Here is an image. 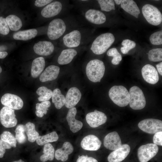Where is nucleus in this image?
Returning <instances> with one entry per match:
<instances>
[{
  "label": "nucleus",
  "instance_id": "obj_1",
  "mask_svg": "<svg viewBox=\"0 0 162 162\" xmlns=\"http://www.w3.org/2000/svg\"><path fill=\"white\" fill-rule=\"evenodd\" d=\"M73 16L69 15L63 18H56L49 23L47 31L48 38L52 40L61 38L65 34L76 28L82 26Z\"/></svg>",
  "mask_w": 162,
  "mask_h": 162
},
{
  "label": "nucleus",
  "instance_id": "obj_2",
  "mask_svg": "<svg viewBox=\"0 0 162 162\" xmlns=\"http://www.w3.org/2000/svg\"><path fill=\"white\" fill-rule=\"evenodd\" d=\"M92 32L88 27L81 26L69 32L60 38V44L64 48L86 46L92 38Z\"/></svg>",
  "mask_w": 162,
  "mask_h": 162
},
{
  "label": "nucleus",
  "instance_id": "obj_3",
  "mask_svg": "<svg viewBox=\"0 0 162 162\" xmlns=\"http://www.w3.org/2000/svg\"><path fill=\"white\" fill-rule=\"evenodd\" d=\"M115 37L110 32L102 34L97 37L91 42L89 50L94 54L100 55L105 53L114 42Z\"/></svg>",
  "mask_w": 162,
  "mask_h": 162
},
{
  "label": "nucleus",
  "instance_id": "obj_4",
  "mask_svg": "<svg viewBox=\"0 0 162 162\" xmlns=\"http://www.w3.org/2000/svg\"><path fill=\"white\" fill-rule=\"evenodd\" d=\"M105 67L103 62L98 59L91 60L86 64V73L88 79L91 81L100 82L103 77Z\"/></svg>",
  "mask_w": 162,
  "mask_h": 162
},
{
  "label": "nucleus",
  "instance_id": "obj_5",
  "mask_svg": "<svg viewBox=\"0 0 162 162\" xmlns=\"http://www.w3.org/2000/svg\"><path fill=\"white\" fill-rule=\"evenodd\" d=\"M80 6L82 16L88 23L93 25H101L106 23V16L103 12L86 5Z\"/></svg>",
  "mask_w": 162,
  "mask_h": 162
},
{
  "label": "nucleus",
  "instance_id": "obj_6",
  "mask_svg": "<svg viewBox=\"0 0 162 162\" xmlns=\"http://www.w3.org/2000/svg\"><path fill=\"white\" fill-rule=\"evenodd\" d=\"M70 5L68 1H54L46 5L41 11V14L45 18H51L60 14L66 13Z\"/></svg>",
  "mask_w": 162,
  "mask_h": 162
},
{
  "label": "nucleus",
  "instance_id": "obj_7",
  "mask_svg": "<svg viewBox=\"0 0 162 162\" xmlns=\"http://www.w3.org/2000/svg\"><path fill=\"white\" fill-rule=\"evenodd\" d=\"M109 95L114 103L119 106H125L129 104V92L122 86H113L109 91Z\"/></svg>",
  "mask_w": 162,
  "mask_h": 162
},
{
  "label": "nucleus",
  "instance_id": "obj_8",
  "mask_svg": "<svg viewBox=\"0 0 162 162\" xmlns=\"http://www.w3.org/2000/svg\"><path fill=\"white\" fill-rule=\"evenodd\" d=\"M129 105L134 110H140L144 108L146 105L145 98L142 90L138 87L134 86L129 90Z\"/></svg>",
  "mask_w": 162,
  "mask_h": 162
},
{
  "label": "nucleus",
  "instance_id": "obj_9",
  "mask_svg": "<svg viewBox=\"0 0 162 162\" xmlns=\"http://www.w3.org/2000/svg\"><path fill=\"white\" fill-rule=\"evenodd\" d=\"M142 12L144 17L149 24L156 26L162 22V14L155 6L146 4L142 7Z\"/></svg>",
  "mask_w": 162,
  "mask_h": 162
},
{
  "label": "nucleus",
  "instance_id": "obj_10",
  "mask_svg": "<svg viewBox=\"0 0 162 162\" xmlns=\"http://www.w3.org/2000/svg\"><path fill=\"white\" fill-rule=\"evenodd\" d=\"M158 146L154 143H148L141 146L137 151L140 162H147L154 157L158 152Z\"/></svg>",
  "mask_w": 162,
  "mask_h": 162
},
{
  "label": "nucleus",
  "instance_id": "obj_11",
  "mask_svg": "<svg viewBox=\"0 0 162 162\" xmlns=\"http://www.w3.org/2000/svg\"><path fill=\"white\" fill-rule=\"evenodd\" d=\"M138 125L141 130L149 134H155L162 130V121L159 119H146L140 122Z\"/></svg>",
  "mask_w": 162,
  "mask_h": 162
},
{
  "label": "nucleus",
  "instance_id": "obj_12",
  "mask_svg": "<svg viewBox=\"0 0 162 162\" xmlns=\"http://www.w3.org/2000/svg\"><path fill=\"white\" fill-rule=\"evenodd\" d=\"M16 116L14 110L9 107L4 106L0 111V121L5 127L12 128L17 124Z\"/></svg>",
  "mask_w": 162,
  "mask_h": 162
},
{
  "label": "nucleus",
  "instance_id": "obj_13",
  "mask_svg": "<svg viewBox=\"0 0 162 162\" xmlns=\"http://www.w3.org/2000/svg\"><path fill=\"white\" fill-rule=\"evenodd\" d=\"M1 102L3 105L13 110L21 109L23 105V101L20 97L9 93H6L2 96Z\"/></svg>",
  "mask_w": 162,
  "mask_h": 162
},
{
  "label": "nucleus",
  "instance_id": "obj_14",
  "mask_svg": "<svg viewBox=\"0 0 162 162\" xmlns=\"http://www.w3.org/2000/svg\"><path fill=\"white\" fill-rule=\"evenodd\" d=\"M86 118L87 122L91 127L96 128L105 123L107 117L104 112L95 110L94 112L87 113Z\"/></svg>",
  "mask_w": 162,
  "mask_h": 162
},
{
  "label": "nucleus",
  "instance_id": "obj_15",
  "mask_svg": "<svg viewBox=\"0 0 162 162\" xmlns=\"http://www.w3.org/2000/svg\"><path fill=\"white\" fill-rule=\"evenodd\" d=\"M130 150V146L127 144L122 145L118 148L111 152L107 158L109 162H121L129 154Z\"/></svg>",
  "mask_w": 162,
  "mask_h": 162
},
{
  "label": "nucleus",
  "instance_id": "obj_16",
  "mask_svg": "<svg viewBox=\"0 0 162 162\" xmlns=\"http://www.w3.org/2000/svg\"><path fill=\"white\" fill-rule=\"evenodd\" d=\"M141 73L144 80L148 83L154 84L159 80L158 72L154 67L150 64H147L142 69Z\"/></svg>",
  "mask_w": 162,
  "mask_h": 162
},
{
  "label": "nucleus",
  "instance_id": "obj_17",
  "mask_svg": "<svg viewBox=\"0 0 162 162\" xmlns=\"http://www.w3.org/2000/svg\"><path fill=\"white\" fill-rule=\"evenodd\" d=\"M101 142L96 136L92 134L86 136L82 139L80 143L81 147L85 150L94 151L99 149Z\"/></svg>",
  "mask_w": 162,
  "mask_h": 162
},
{
  "label": "nucleus",
  "instance_id": "obj_18",
  "mask_svg": "<svg viewBox=\"0 0 162 162\" xmlns=\"http://www.w3.org/2000/svg\"><path fill=\"white\" fill-rule=\"evenodd\" d=\"M120 137L115 131L107 134L104 139V145L107 149L115 150L119 148L122 145Z\"/></svg>",
  "mask_w": 162,
  "mask_h": 162
},
{
  "label": "nucleus",
  "instance_id": "obj_19",
  "mask_svg": "<svg viewBox=\"0 0 162 162\" xmlns=\"http://www.w3.org/2000/svg\"><path fill=\"white\" fill-rule=\"evenodd\" d=\"M82 47L64 48L58 57V63L62 65L70 63L77 55L78 51Z\"/></svg>",
  "mask_w": 162,
  "mask_h": 162
},
{
  "label": "nucleus",
  "instance_id": "obj_20",
  "mask_svg": "<svg viewBox=\"0 0 162 162\" xmlns=\"http://www.w3.org/2000/svg\"><path fill=\"white\" fill-rule=\"evenodd\" d=\"M81 96V92L77 88L72 87L70 88L65 97L66 107L69 109L74 107L80 100Z\"/></svg>",
  "mask_w": 162,
  "mask_h": 162
},
{
  "label": "nucleus",
  "instance_id": "obj_21",
  "mask_svg": "<svg viewBox=\"0 0 162 162\" xmlns=\"http://www.w3.org/2000/svg\"><path fill=\"white\" fill-rule=\"evenodd\" d=\"M33 49L35 52L38 55L48 56L53 53L55 50V47L50 41H40L34 44Z\"/></svg>",
  "mask_w": 162,
  "mask_h": 162
},
{
  "label": "nucleus",
  "instance_id": "obj_22",
  "mask_svg": "<svg viewBox=\"0 0 162 162\" xmlns=\"http://www.w3.org/2000/svg\"><path fill=\"white\" fill-rule=\"evenodd\" d=\"M76 114V108L72 107L69 109L66 118L70 130L74 133L78 132L83 126L82 122L75 119Z\"/></svg>",
  "mask_w": 162,
  "mask_h": 162
},
{
  "label": "nucleus",
  "instance_id": "obj_23",
  "mask_svg": "<svg viewBox=\"0 0 162 162\" xmlns=\"http://www.w3.org/2000/svg\"><path fill=\"white\" fill-rule=\"evenodd\" d=\"M60 68L57 66L51 65L47 67L40 75V80L42 82L56 79L60 72Z\"/></svg>",
  "mask_w": 162,
  "mask_h": 162
},
{
  "label": "nucleus",
  "instance_id": "obj_24",
  "mask_svg": "<svg viewBox=\"0 0 162 162\" xmlns=\"http://www.w3.org/2000/svg\"><path fill=\"white\" fill-rule=\"evenodd\" d=\"M74 147L69 142H64L61 148L56 150L55 152V157L58 160L64 162L67 160L68 156L73 152Z\"/></svg>",
  "mask_w": 162,
  "mask_h": 162
},
{
  "label": "nucleus",
  "instance_id": "obj_25",
  "mask_svg": "<svg viewBox=\"0 0 162 162\" xmlns=\"http://www.w3.org/2000/svg\"><path fill=\"white\" fill-rule=\"evenodd\" d=\"M121 6L127 13L136 18H138L140 10L136 3L134 0H122Z\"/></svg>",
  "mask_w": 162,
  "mask_h": 162
},
{
  "label": "nucleus",
  "instance_id": "obj_26",
  "mask_svg": "<svg viewBox=\"0 0 162 162\" xmlns=\"http://www.w3.org/2000/svg\"><path fill=\"white\" fill-rule=\"evenodd\" d=\"M45 66V61L44 57H39L34 59L31 69L32 76L34 78L38 77L44 70Z\"/></svg>",
  "mask_w": 162,
  "mask_h": 162
},
{
  "label": "nucleus",
  "instance_id": "obj_27",
  "mask_svg": "<svg viewBox=\"0 0 162 162\" xmlns=\"http://www.w3.org/2000/svg\"><path fill=\"white\" fill-rule=\"evenodd\" d=\"M37 33V30L35 28H32L15 32L13 36L15 40L26 41L34 38Z\"/></svg>",
  "mask_w": 162,
  "mask_h": 162
},
{
  "label": "nucleus",
  "instance_id": "obj_28",
  "mask_svg": "<svg viewBox=\"0 0 162 162\" xmlns=\"http://www.w3.org/2000/svg\"><path fill=\"white\" fill-rule=\"evenodd\" d=\"M51 98L52 102L56 109H60L65 105V98L58 88L53 90Z\"/></svg>",
  "mask_w": 162,
  "mask_h": 162
},
{
  "label": "nucleus",
  "instance_id": "obj_29",
  "mask_svg": "<svg viewBox=\"0 0 162 162\" xmlns=\"http://www.w3.org/2000/svg\"><path fill=\"white\" fill-rule=\"evenodd\" d=\"M5 21L9 28L13 31L19 30L22 26V22L21 19L14 15H10L5 18Z\"/></svg>",
  "mask_w": 162,
  "mask_h": 162
},
{
  "label": "nucleus",
  "instance_id": "obj_30",
  "mask_svg": "<svg viewBox=\"0 0 162 162\" xmlns=\"http://www.w3.org/2000/svg\"><path fill=\"white\" fill-rule=\"evenodd\" d=\"M58 138L57 133L54 131L44 136H39L36 141L37 144L42 146L50 142L56 141Z\"/></svg>",
  "mask_w": 162,
  "mask_h": 162
},
{
  "label": "nucleus",
  "instance_id": "obj_31",
  "mask_svg": "<svg viewBox=\"0 0 162 162\" xmlns=\"http://www.w3.org/2000/svg\"><path fill=\"white\" fill-rule=\"evenodd\" d=\"M25 129L29 141L33 142L36 141L39 134L35 130L34 124L31 122H28L25 125Z\"/></svg>",
  "mask_w": 162,
  "mask_h": 162
},
{
  "label": "nucleus",
  "instance_id": "obj_32",
  "mask_svg": "<svg viewBox=\"0 0 162 162\" xmlns=\"http://www.w3.org/2000/svg\"><path fill=\"white\" fill-rule=\"evenodd\" d=\"M43 153L40 158L42 162H45L48 160H52L54 157L55 149L52 144L50 143L44 145L43 148Z\"/></svg>",
  "mask_w": 162,
  "mask_h": 162
},
{
  "label": "nucleus",
  "instance_id": "obj_33",
  "mask_svg": "<svg viewBox=\"0 0 162 162\" xmlns=\"http://www.w3.org/2000/svg\"><path fill=\"white\" fill-rule=\"evenodd\" d=\"M36 93L39 96L38 98V100L42 102L49 100L52 97V92L46 87L43 86L38 89Z\"/></svg>",
  "mask_w": 162,
  "mask_h": 162
},
{
  "label": "nucleus",
  "instance_id": "obj_34",
  "mask_svg": "<svg viewBox=\"0 0 162 162\" xmlns=\"http://www.w3.org/2000/svg\"><path fill=\"white\" fill-rule=\"evenodd\" d=\"M51 106L49 101H42L41 103H38L36 105V110L35 113L36 116L40 118L43 117L44 114H46L48 110V108Z\"/></svg>",
  "mask_w": 162,
  "mask_h": 162
},
{
  "label": "nucleus",
  "instance_id": "obj_35",
  "mask_svg": "<svg viewBox=\"0 0 162 162\" xmlns=\"http://www.w3.org/2000/svg\"><path fill=\"white\" fill-rule=\"evenodd\" d=\"M98 4L101 11L108 12L115 9L114 2L112 0H98Z\"/></svg>",
  "mask_w": 162,
  "mask_h": 162
},
{
  "label": "nucleus",
  "instance_id": "obj_36",
  "mask_svg": "<svg viewBox=\"0 0 162 162\" xmlns=\"http://www.w3.org/2000/svg\"><path fill=\"white\" fill-rule=\"evenodd\" d=\"M15 138L20 143L23 144L26 141V136L25 134V125L20 124L16 127L15 131Z\"/></svg>",
  "mask_w": 162,
  "mask_h": 162
},
{
  "label": "nucleus",
  "instance_id": "obj_37",
  "mask_svg": "<svg viewBox=\"0 0 162 162\" xmlns=\"http://www.w3.org/2000/svg\"><path fill=\"white\" fill-rule=\"evenodd\" d=\"M148 59L153 62H158L162 60V49L158 48L149 50L148 54Z\"/></svg>",
  "mask_w": 162,
  "mask_h": 162
},
{
  "label": "nucleus",
  "instance_id": "obj_38",
  "mask_svg": "<svg viewBox=\"0 0 162 162\" xmlns=\"http://www.w3.org/2000/svg\"><path fill=\"white\" fill-rule=\"evenodd\" d=\"M0 139L9 144L12 147H16L17 141L15 137L9 131H4L0 136Z\"/></svg>",
  "mask_w": 162,
  "mask_h": 162
},
{
  "label": "nucleus",
  "instance_id": "obj_39",
  "mask_svg": "<svg viewBox=\"0 0 162 162\" xmlns=\"http://www.w3.org/2000/svg\"><path fill=\"white\" fill-rule=\"evenodd\" d=\"M106 54L109 56L113 57L112 60V63L115 65L119 64L122 59V56L115 48L109 49L107 52Z\"/></svg>",
  "mask_w": 162,
  "mask_h": 162
},
{
  "label": "nucleus",
  "instance_id": "obj_40",
  "mask_svg": "<svg viewBox=\"0 0 162 162\" xmlns=\"http://www.w3.org/2000/svg\"><path fill=\"white\" fill-rule=\"evenodd\" d=\"M122 45L123 46L121 48V51L123 54H126L130 50L135 48L136 44L134 41L128 39H126L122 41Z\"/></svg>",
  "mask_w": 162,
  "mask_h": 162
},
{
  "label": "nucleus",
  "instance_id": "obj_41",
  "mask_svg": "<svg viewBox=\"0 0 162 162\" xmlns=\"http://www.w3.org/2000/svg\"><path fill=\"white\" fill-rule=\"evenodd\" d=\"M151 44L154 45H158L162 44V30L155 32L152 34L149 37Z\"/></svg>",
  "mask_w": 162,
  "mask_h": 162
},
{
  "label": "nucleus",
  "instance_id": "obj_42",
  "mask_svg": "<svg viewBox=\"0 0 162 162\" xmlns=\"http://www.w3.org/2000/svg\"><path fill=\"white\" fill-rule=\"evenodd\" d=\"M9 32V28L6 22L5 18L0 16V34L6 35Z\"/></svg>",
  "mask_w": 162,
  "mask_h": 162
},
{
  "label": "nucleus",
  "instance_id": "obj_43",
  "mask_svg": "<svg viewBox=\"0 0 162 162\" xmlns=\"http://www.w3.org/2000/svg\"><path fill=\"white\" fill-rule=\"evenodd\" d=\"M11 147L8 143L0 139V158L3 157L6 149H10Z\"/></svg>",
  "mask_w": 162,
  "mask_h": 162
},
{
  "label": "nucleus",
  "instance_id": "obj_44",
  "mask_svg": "<svg viewBox=\"0 0 162 162\" xmlns=\"http://www.w3.org/2000/svg\"><path fill=\"white\" fill-rule=\"evenodd\" d=\"M162 132L156 133L153 137V142L154 144L162 146Z\"/></svg>",
  "mask_w": 162,
  "mask_h": 162
},
{
  "label": "nucleus",
  "instance_id": "obj_45",
  "mask_svg": "<svg viewBox=\"0 0 162 162\" xmlns=\"http://www.w3.org/2000/svg\"><path fill=\"white\" fill-rule=\"evenodd\" d=\"M76 162H98L96 159L87 155H82L79 156Z\"/></svg>",
  "mask_w": 162,
  "mask_h": 162
},
{
  "label": "nucleus",
  "instance_id": "obj_46",
  "mask_svg": "<svg viewBox=\"0 0 162 162\" xmlns=\"http://www.w3.org/2000/svg\"><path fill=\"white\" fill-rule=\"evenodd\" d=\"M52 1V0H36L35 1L34 5L38 7H42L46 6Z\"/></svg>",
  "mask_w": 162,
  "mask_h": 162
},
{
  "label": "nucleus",
  "instance_id": "obj_47",
  "mask_svg": "<svg viewBox=\"0 0 162 162\" xmlns=\"http://www.w3.org/2000/svg\"><path fill=\"white\" fill-rule=\"evenodd\" d=\"M156 67L159 74L162 76V62H161L156 64Z\"/></svg>",
  "mask_w": 162,
  "mask_h": 162
},
{
  "label": "nucleus",
  "instance_id": "obj_48",
  "mask_svg": "<svg viewBox=\"0 0 162 162\" xmlns=\"http://www.w3.org/2000/svg\"><path fill=\"white\" fill-rule=\"evenodd\" d=\"M8 55L7 52L0 51V58H5Z\"/></svg>",
  "mask_w": 162,
  "mask_h": 162
},
{
  "label": "nucleus",
  "instance_id": "obj_49",
  "mask_svg": "<svg viewBox=\"0 0 162 162\" xmlns=\"http://www.w3.org/2000/svg\"><path fill=\"white\" fill-rule=\"evenodd\" d=\"M114 2L118 5L120 4L122 1V0H115L114 1Z\"/></svg>",
  "mask_w": 162,
  "mask_h": 162
},
{
  "label": "nucleus",
  "instance_id": "obj_50",
  "mask_svg": "<svg viewBox=\"0 0 162 162\" xmlns=\"http://www.w3.org/2000/svg\"><path fill=\"white\" fill-rule=\"evenodd\" d=\"M12 162H25L21 159H20L19 160L14 161Z\"/></svg>",
  "mask_w": 162,
  "mask_h": 162
},
{
  "label": "nucleus",
  "instance_id": "obj_51",
  "mask_svg": "<svg viewBox=\"0 0 162 162\" xmlns=\"http://www.w3.org/2000/svg\"><path fill=\"white\" fill-rule=\"evenodd\" d=\"M2 72V68L0 66V74Z\"/></svg>",
  "mask_w": 162,
  "mask_h": 162
}]
</instances>
